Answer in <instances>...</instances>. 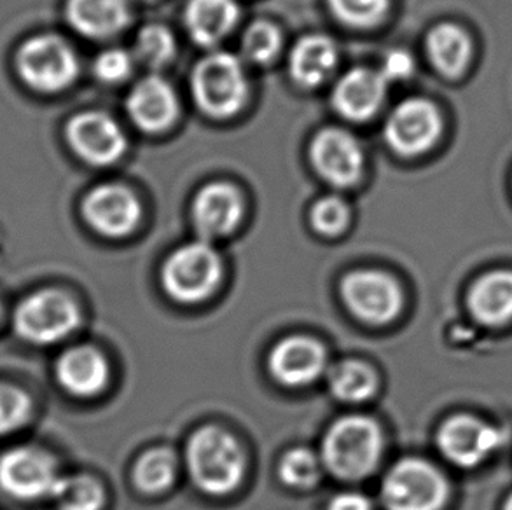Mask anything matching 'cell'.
I'll return each instance as SVG.
<instances>
[{
	"label": "cell",
	"instance_id": "8",
	"mask_svg": "<svg viewBox=\"0 0 512 510\" xmlns=\"http://www.w3.org/2000/svg\"><path fill=\"white\" fill-rule=\"evenodd\" d=\"M58 477L53 458L41 449L14 448L0 456V490L21 502L51 497Z\"/></svg>",
	"mask_w": 512,
	"mask_h": 510
},
{
	"label": "cell",
	"instance_id": "22",
	"mask_svg": "<svg viewBox=\"0 0 512 510\" xmlns=\"http://www.w3.org/2000/svg\"><path fill=\"white\" fill-rule=\"evenodd\" d=\"M238 14L235 0H189L186 27L194 42L215 46L235 28Z\"/></svg>",
	"mask_w": 512,
	"mask_h": 510
},
{
	"label": "cell",
	"instance_id": "35",
	"mask_svg": "<svg viewBox=\"0 0 512 510\" xmlns=\"http://www.w3.org/2000/svg\"><path fill=\"white\" fill-rule=\"evenodd\" d=\"M415 70L413 56L404 49H392L381 63L380 74L385 77L387 83L392 81H404L408 79Z\"/></svg>",
	"mask_w": 512,
	"mask_h": 510
},
{
	"label": "cell",
	"instance_id": "9",
	"mask_svg": "<svg viewBox=\"0 0 512 510\" xmlns=\"http://www.w3.org/2000/svg\"><path fill=\"white\" fill-rule=\"evenodd\" d=\"M341 297L355 317L369 324H387L402 308L399 285L380 271H353L341 282Z\"/></svg>",
	"mask_w": 512,
	"mask_h": 510
},
{
	"label": "cell",
	"instance_id": "26",
	"mask_svg": "<svg viewBox=\"0 0 512 510\" xmlns=\"http://www.w3.org/2000/svg\"><path fill=\"white\" fill-rule=\"evenodd\" d=\"M51 498L60 510H100L104 490L93 477L83 474L58 477Z\"/></svg>",
	"mask_w": 512,
	"mask_h": 510
},
{
	"label": "cell",
	"instance_id": "36",
	"mask_svg": "<svg viewBox=\"0 0 512 510\" xmlns=\"http://www.w3.org/2000/svg\"><path fill=\"white\" fill-rule=\"evenodd\" d=\"M327 510H373V505L360 493H341L331 500Z\"/></svg>",
	"mask_w": 512,
	"mask_h": 510
},
{
	"label": "cell",
	"instance_id": "20",
	"mask_svg": "<svg viewBox=\"0 0 512 510\" xmlns=\"http://www.w3.org/2000/svg\"><path fill=\"white\" fill-rule=\"evenodd\" d=\"M67 18L79 34L105 39L128 25L130 7L128 0H69Z\"/></svg>",
	"mask_w": 512,
	"mask_h": 510
},
{
	"label": "cell",
	"instance_id": "10",
	"mask_svg": "<svg viewBox=\"0 0 512 510\" xmlns=\"http://www.w3.org/2000/svg\"><path fill=\"white\" fill-rule=\"evenodd\" d=\"M443 123L436 105L423 98H409L390 112L385 123L388 144L404 156H416L436 144Z\"/></svg>",
	"mask_w": 512,
	"mask_h": 510
},
{
	"label": "cell",
	"instance_id": "15",
	"mask_svg": "<svg viewBox=\"0 0 512 510\" xmlns=\"http://www.w3.org/2000/svg\"><path fill=\"white\" fill-rule=\"evenodd\" d=\"M326 360V350L315 339L291 336L271 350L268 366L280 385L299 388L319 380Z\"/></svg>",
	"mask_w": 512,
	"mask_h": 510
},
{
	"label": "cell",
	"instance_id": "33",
	"mask_svg": "<svg viewBox=\"0 0 512 510\" xmlns=\"http://www.w3.org/2000/svg\"><path fill=\"white\" fill-rule=\"evenodd\" d=\"M348 217L350 212L345 201L336 196H327L317 201L310 214L313 228L317 229L320 235L327 236L340 235L348 224Z\"/></svg>",
	"mask_w": 512,
	"mask_h": 510
},
{
	"label": "cell",
	"instance_id": "29",
	"mask_svg": "<svg viewBox=\"0 0 512 510\" xmlns=\"http://www.w3.org/2000/svg\"><path fill=\"white\" fill-rule=\"evenodd\" d=\"M280 479L291 488H312L320 479V460L308 449H292L280 462Z\"/></svg>",
	"mask_w": 512,
	"mask_h": 510
},
{
	"label": "cell",
	"instance_id": "18",
	"mask_svg": "<svg viewBox=\"0 0 512 510\" xmlns=\"http://www.w3.org/2000/svg\"><path fill=\"white\" fill-rule=\"evenodd\" d=\"M126 105L133 123L149 133L167 130L179 114V102L172 86L156 76L135 84Z\"/></svg>",
	"mask_w": 512,
	"mask_h": 510
},
{
	"label": "cell",
	"instance_id": "16",
	"mask_svg": "<svg viewBox=\"0 0 512 510\" xmlns=\"http://www.w3.org/2000/svg\"><path fill=\"white\" fill-rule=\"evenodd\" d=\"M242 212L240 193L224 182L208 184L194 198V226L205 240L231 235L240 224Z\"/></svg>",
	"mask_w": 512,
	"mask_h": 510
},
{
	"label": "cell",
	"instance_id": "14",
	"mask_svg": "<svg viewBox=\"0 0 512 510\" xmlns=\"http://www.w3.org/2000/svg\"><path fill=\"white\" fill-rule=\"evenodd\" d=\"M83 214L91 228L104 236H125L137 228L142 215L140 201L123 186L95 187L83 203Z\"/></svg>",
	"mask_w": 512,
	"mask_h": 510
},
{
	"label": "cell",
	"instance_id": "12",
	"mask_svg": "<svg viewBox=\"0 0 512 510\" xmlns=\"http://www.w3.org/2000/svg\"><path fill=\"white\" fill-rule=\"evenodd\" d=\"M315 170L333 186H352L364 170V152L348 131L327 128L317 133L310 149Z\"/></svg>",
	"mask_w": 512,
	"mask_h": 510
},
{
	"label": "cell",
	"instance_id": "5",
	"mask_svg": "<svg viewBox=\"0 0 512 510\" xmlns=\"http://www.w3.org/2000/svg\"><path fill=\"white\" fill-rule=\"evenodd\" d=\"M81 322L77 304L62 290H39L21 301L14 311V329L30 345L60 343Z\"/></svg>",
	"mask_w": 512,
	"mask_h": 510
},
{
	"label": "cell",
	"instance_id": "24",
	"mask_svg": "<svg viewBox=\"0 0 512 510\" xmlns=\"http://www.w3.org/2000/svg\"><path fill=\"white\" fill-rule=\"evenodd\" d=\"M427 53L443 76L458 77L471 62L472 42L464 28L455 23H441L427 35Z\"/></svg>",
	"mask_w": 512,
	"mask_h": 510
},
{
	"label": "cell",
	"instance_id": "30",
	"mask_svg": "<svg viewBox=\"0 0 512 510\" xmlns=\"http://www.w3.org/2000/svg\"><path fill=\"white\" fill-rule=\"evenodd\" d=\"M282 46V35L275 25L268 21L252 23L243 34V55L252 63H268L278 55Z\"/></svg>",
	"mask_w": 512,
	"mask_h": 510
},
{
	"label": "cell",
	"instance_id": "34",
	"mask_svg": "<svg viewBox=\"0 0 512 510\" xmlns=\"http://www.w3.org/2000/svg\"><path fill=\"white\" fill-rule=\"evenodd\" d=\"M132 56L128 55L123 49H109L98 56L93 65L95 76L102 83H121L125 77L130 76L132 72Z\"/></svg>",
	"mask_w": 512,
	"mask_h": 510
},
{
	"label": "cell",
	"instance_id": "23",
	"mask_svg": "<svg viewBox=\"0 0 512 510\" xmlns=\"http://www.w3.org/2000/svg\"><path fill=\"white\" fill-rule=\"evenodd\" d=\"M469 308L479 322L506 324L512 318V273L495 271L476 282L469 294Z\"/></svg>",
	"mask_w": 512,
	"mask_h": 510
},
{
	"label": "cell",
	"instance_id": "2",
	"mask_svg": "<svg viewBox=\"0 0 512 510\" xmlns=\"http://www.w3.org/2000/svg\"><path fill=\"white\" fill-rule=\"evenodd\" d=\"M381 455V432L366 416H345L327 430L322 463L333 476L357 481L373 472Z\"/></svg>",
	"mask_w": 512,
	"mask_h": 510
},
{
	"label": "cell",
	"instance_id": "27",
	"mask_svg": "<svg viewBox=\"0 0 512 510\" xmlns=\"http://www.w3.org/2000/svg\"><path fill=\"white\" fill-rule=\"evenodd\" d=\"M177 474V460L168 449H153L140 456L133 470V479L140 490L160 493L167 490Z\"/></svg>",
	"mask_w": 512,
	"mask_h": 510
},
{
	"label": "cell",
	"instance_id": "1",
	"mask_svg": "<svg viewBox=\"0 0 512 510\" xmlns=\"http://www.w3.org/2000/svg\"><path fill=\"white\" fill-rule=\"evenodd\" d=\"M186 462L193 483L207 495H228L242 481V449L235 437L221 428L194 432L187 442Z\"/></svg>",
	"mask_w": 512,
	"mask_h": 510
},
{
	"label": "cell",
	"instance_id": "13",
	"mask_svg": "<svg viewBox=\"0 0 512 510\" xmlns=\"http://www.w3.org/2000/svg\"><path fill=\"white\" fill-rule=\"evenodd\" d=\"M72 149L91 165H111L126 151L121 126L104 112H83L67 128Z\"/></svg>",
	"mask_w": 512,
	"mask_h": 510
},
{
	"label": "cell",
	"instance_id": "32",
	"mask_svg": "<svg viewBox=\"0 0 512 510\" xmlns=\"http://www.w3.org/2000/svg\"><path fill=\"white\" fill-rule=\"evenodd\" d=\"M30 418V399L16 386L0 383V435L13 434Z\"/></svg>",
	"mask_w": 512,
	"mask_h": 510
},
{
	"label": "cell",
	"instance_id": "37",
	"mask_svg": "<svg viewBox=\"0 0 512 510\" xmlns=\"http://www.w3.org/2000/svg\"><path fill=\"white\" fill-rule=\"evenodd\" d=\"M506 510H512V495H511V498H509V500H507Z\"/></svg>",
	"mask_w": 512,
	"mask_h": 510
},
{
	"label": "cell",
	"instance_id": "21",
	"mask_svg": "<svg viewBox=\"0 0 512 510\" xmlns=\"http://www.w3.org/2000/svg\"><path fill=\"white\" fill-rule=\"evenodd\" d=\"M338 49L326 35H306L292 48L289 70L296 83L315 88L333 74Z\"/></svg>",
	"mask_w": 512,
	"mask_h": 510
},
{
	"label": "cell",
	"instance_id": "4",
	"mask_svg": "<svg viewBox=\"0 0 512 510\" xmlns=\"http://www.w3.org/2000/svg\"><path fill=\"white\" fill-rule=\"evenodd\" d=\"M221 278V257L207 242L182 245L161 269V283L168 296L182 304L205 301Z\"/></svg>",
	"mask_w": 512,
	"mask_h": 510
},
{
	"label": "cell",
	"instance_id": "7",
	"mask_svg": "<svg viewBox=\"0 0 512 510\" xmlns=\"http://www.w3.org/2000/svg\"><path fill=\"white\" fill-rule=\"evenodd\" d=\"M74 49L55 35H39L23 44L18 53V72L23 81L41 93H56L77 76Z\"/></svg>",
	"mask_w": 512,
	"mask_h": 510
},
{
	"label": "cell",
	"instance_id": "11",
	"mask_svg": "<svg viewBox=\"0 0 512 510\" xmlns=\"http://www.w3.org/2000/svg\"><path fill=\"white\" fill-rule=\"evenodd\" d=\"M506 441V434L500 428L492 427L483 420L469 414H460L444 423L437 444L450 462L458 467H476L486 456L492 455Z\"/></svg>",
	"mask_w": 512,
	"mask_h": 510
},
{
	"label": "cell",
	"instance_id": "3",
	"mask_svg": "<svg viewBox=\"0 0 512 510\" xmlns=\"http://www.w3.org/2000/svg\"><path fill=\"white\" fill-rule=\"evenodd\" d=\"M196 104L217 119L235 116L249 95L242 62L231 53H210L196 63L191 77Z\"/></svg>",
	"mask_w": 512,
	"mask_h": 510
},
{
	"label": "cell",
	"instance_id": "6",
	"mask_svg": "<svg viewBox=\"0 0 512 510\" xmlns=\"http://www.w3.org/2000/svg\"><path fill=\"white\" fill-rule=\"evenodd\" d=\"M381 498L388 510H439L448 498V484L429 462L408 458L388 470Z\"/></svg>",
	"mask_w": 512,
	"mask_h": 510
},
{
	"label": "cell",
	"instance_id": "19",
	"mask_svg": "<svg viewBox=\"0 0 512 510\" xmlns=\"http://www.w3.org/2000/svg\"><path fill=\"white\" fill-rule=\"evenodd\" d=\"M56 380L76 397H93L109 381V364L95 348L76 346L56 362Z\"/></svg>",
	"mask_w": 512,
	"mask_h": 510
},
{
	"label": "cell",
	"instance_id": "28",
	"mask_svg": "<svg viewBox=\"0 0 512 510\" xmlns=\"http://www.w3.org/2000/svg\"><path fill=\"white\" fill-rule=\"evenodd\" d=\"M175 41L167 28L161 25H147L140 30L135 42V55L147 67H163L173 58Z\"/></svg>",
	"mask_w": 512,
	"mask_h": 510
},
{
	"label": "cell",
	"instance_id": "38",
	"mask_svg": "<svg viewBox=\"0 0 512 510\" xmlns=\"http://www.w3.org/2000/svg\"><path fill=\"white\" fill-rule=\"evenodd\" d=\"M0 317H2V308H0Z\"/></svg>",
	"mask_w": 512,
	"mask_h": 510
},
{
	"label": "cell",
	"instance_id": "17",
	"mask_svg": "<svg viewBox=\"0 0 512 510\" xmlns=\"http://www.w3.org/2000/svg\"><path fill=\"white\" fill-rule=\"evenodd\" d=\"M388 83L381 76L380 70L357 69L346 72L341 77L333 93L334 109L341 116L352 121H366L378 112L385 95Z\"/></svg>",
	"mask_w": 512,
	"mask_h": 510
},
{
	"label": "cell",
	"instance_id": "31",
	"mask_svg": "<svg viewBox=\"0 0 512 510\" xmlns=\"http://www.w3.org/2000/svg\"><path fill=\"white\" fill-rule=\"evenodd\" d=\"M334 16L346 25L369 27L385 16L388 0H327Z\"/></svg>",
	"mask_w": 512,
	"mask_h": 510
},
{
	"label": "cell",
	"instance_id": "25",
	"mask_svg": "<svg viewBox=\"0 0 512 510\" xmlns=\"http://www.w3.org/2000/svg\"><path fill=\"white\" fill-rule=\"evenodd\" d=\"M378 380L371 367L359 360H345L329 373V390L343 402H364L373 397Z\"/></svg>",
	"mask_w": 512,
	"mask_h": 510
}]
</instances>
